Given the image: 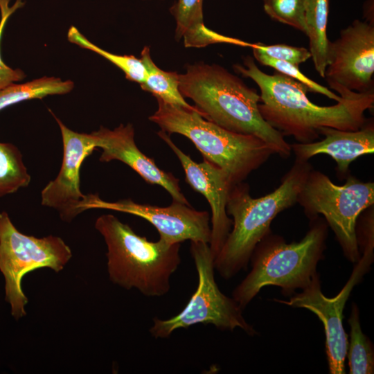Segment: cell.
Returning <instances> with one entry per match:
<instances>
[{"label":"cell","mask_w":374,"mask_h":374,"mask_svg":"<svg viewBox=\"0 0 374 374\" xmlns=\"http://www.w3.org/2000/svg\"><path fill=\"white\" fill-rule=\"evenodd\" d=\"M233 67L258 86V109L264 120L283 136H292L299 143L314 141L322 127L357 130L367 121L365 112L374 106V90L359 93L338 89L341 100L337 104L319 106L308 98L310 90L305 85L278 72L262 71L251 56L244 57L243 65Z\"/></svg>","instance_id":"1"},{"label":"cell","mask_w":374,"mask_h":374,"mask_svg":"<svg viewBox=\"0 0 374 374\" xmlns=\"http://www.w3.org/2000/svg\"><path fill=\"white\" fill-rule=\"evenodd\" d=\"M179 89L205 119L231 132L255 136L283 158L290 156V144L260 113V94L224 67L204 62L188 65L179 74Z\"/></svg>","instance_id":"2"},{"label":"cell","mask_w":374,"mask_h":374,"mask_svg":"<svg viewBox=\"0 0 374 374\" xmlns=\"http://www.w3.org/2000/svg\"><path fill=\"white\" fill-rule=\"evenodd\" d=\"M312 169L308 161L296 159L280 186L257 198L251 196L249 185L243 181L231 187L226 213L232 217V229L214 259L215 269L223 278L230 279L247 268L256 245L271 233L274 217L297 203Z\"/></svg>","instance_id":"3"},{"label":"cell","mask_w":374,"mask_h":374,"mask_svg":"<svg viewBox=\"0 0 374 374\" xmlns=\"http://www.w3.org/2000/svg\"><path fill=\"white\" fill-rule=\"evenodd\" d=\"M95 228L106 243L107 272L114 284L149 297L168 294L181 263L180 243L149 241L112 214L99 216Z\"/></svg>","instance_id":"4"},{"label":"cell","mask_w":374,"mask_h":374,"mask_svg":"<svg viewBox=\"0 0 374 374\" xmlns=\"http://www.w3.org/2000/svg\"><path fill=\"white\" fill-rule=\"evenodd\" d=\"M310 221L299 242L287 243L270 233L256 245L250 258L251 269L232 294L242 309L265 286L280 287L283 295L291 296L310 285L326 248L328 226L319 216Z\"/></svg>","instance_id":"5"},{"label":"cell","mask_w":374,"mask_h":374,"mask_svg":"<svg viewBox=\"0 0 374 374\" xmlns=\"http://www.w3.org/2000/svg\"><path fill=\"white\" fill-rule=\"evenodd\" d=\"M156 99L158 107L149 120L168 134L190 139L204 159L223 170L233 185L244 181L275 154L255 136L231 132L205 119L198 110Z\"/></svg>","instance_id":"6"},{"label":"cell","mask_w":374,"mask_h":374,"mask_svg":"<svg viewBox=\"0 0 374 374\" xmlns=\"http://www.w3.org/2000/svg\"><path fill=\"white\" fill-rule=\"evenodd\" d=\"M346 183L335 184L323 172L312 169L298 195L297 202L310 220L319 214L334 231L343 253L351 262L361 257L356 237L360 214L374 205V183L364 182L351 175Z\"/></svg>","instance_id":"7"},{"label":"cell","mask_w":374,"mask_h":374,"mask_svg":"<svg viewBox=\"0 0 374 374\" xmlns=\"http://www.w3.org/2000/svg\"><path fill=\"white\" fill-rule=\"evenodd\" d=\"M190 251L198 275L197 289L179 314L168 319L154 318L150 335L155 339H166L176 330L202 323L222 330L239 328L248 335H255L257 332L244 319L243 309L219 289L209 244L191 241Z\"/></svg>","instance_id":"8"},{"label":"cell","mask_w":374,"mask_h":374,"mask_svg":"<svg viewBox=\"0 0 374 374\" xmlns=\"http://www.w3.org/2000/svg\"><path fill=\"white\" fill-rule=\"evenodd\" d=\"M71 256V249L61 238L24 234L6 212H0V271L5 278L6 300L15 319L26 315L28 299L21 289L23 277L43 267L60 272Z\"/></svg>","instance_id":"9"},{"label":"cell","mask_w":374,"mask_h":374,"mask_svg":"<svg viewBox=\"0 0 374 374\" xmlns=\"http://www.w3.org/2000/svg\"><path fill=\"white\" fill-rule=\"evenodd\" d=\"M352 274L341 290L334 297H326L322 292L318 274L310 285L300 293L294 294L289 300L274 299L285 305L305 308L315 314L323 324L326 335V350L330 373H346L345 361L348 339L343 326L344 310L353 287L368 271L373 260V250L362 251Z\"/></svg>","instance_id":"10"},{"label":"cell","mask_w":374,"mask_h":374,"mask_svg":"<svg viewBox=\"0 0 374 374\" xmlns=\"http://www.w3.org/2000/svg\"><path fill=\"white\" fill-rule=\"evenodd\" d=\"M374 24L355 19L330 41L324 78L330 89L373 90Z\"/></svg>","instance_id":"11"},{"label":"cell","mask_w":374,"mask_h":374,"mask_svg":"<svg viewBox=\"0 0 374 374\" xmlns=\"http://www.w3.org/2000/svg\"><path fill=\"white\" fill-rule=\"evenodd\" d=\"M81 208L82 211L108 209L142 217L157 229L159 239L170 244L188 240L208 244L211 242L208 213L197 211L190 204L172 201L170 205L161 207L137 203L131 199L107 202L96 193L87 195Z\"/></svg>","instance_id":"12"},{"label":"cell","mask_w":374,"mask_h":374,"mask_svg":"<svg viewBox=\"0 0 374 374\" xmlns=\"http://www.w3.org/2000/svg\"><path fill=\"white\" fill-rule=\"evenodd\" d=\"M52 114L60 129L63 157L58 175L42 190L41 204L55 209L63 221L70 222L83 212L81 206L87 195L80 190V168L84 160L97 148V143L92 132L73 131Z\"/></svg>","instance_id":"13"},{"label":"cell","mask_w":374,"mask_h":374,"mask_svg":"<svg viewBox=\"0 0 374 374\" xmlns=\"http://www.w3.org/2000/svg\"><path fill=\"white\" fill-rule=\"evenodd\" d=\"M158 136L177 157L185 173L186 181L208 201L211 209V250L215 258L222 249L233 224L226 213L229 191L233 186L227 174L218 166L204 159L193 161L171 140L168 134L160 130Z\"/></svg>","instance_id":"14"},{"label":"cell","mask_w":374,"mask_h":374,"mask_svg":"<svg viewBox=\"0 0 374 374\" xmlns=\"http://www.w3.org/2000/svg\"><path fill=\"white\" fill-rule=\"evenodd\" d=\"M92 133L96 137L97 148L102 150L100 161H120L134 170L145 182L163 188L172 201L190 204L181 192L179 179L171 172L160 169L153 159L146 156L137 147L132 124H121L114 130L101 126Z\"/></svg>","instance_id":"15"},{"label":"cell","mask_w":374,"mask_h":374,"mask_svg":"<svg viewBox=\"0 0 374 374\" xmlns=\"http://www.w3.org/2000/svg\"><path fill=\"white\" fill-rule=\"evenodd\" d=\"M319 133L324 136L321 141L290 144L296 159L308 161L315 155H329L337 163L338 177L346 178L349 175V167L353 161L374 152L373 120H367L357 130L322 127L319 128Z\"/></svg>","instance_id":"16"},{"label":"cell","mask_w":374,"mask_h":374,"mask_svg":"<svg viewBox=\"0 0 374 374\" xmlns=\"http://www.w3.org/2000/svg\"><path fill=\"white\" fill-rule=\"evenodd\" d=\"M204 0H177L170 8L176 22L175 39L184 46L202 48L217 43L249 47L251 43L220 35L206 28L204 23Z\"/></svg>","instance_id":"17"},{"label":"cell","mask_w":374,"mask_h":374,"mask_svg":"<svg viewBox=\"0 0 374 374\" xmlns=\"http://www.w3.org/2000/svg\"><path fill=\"white\" fill-rule=\"evenodd\" d=\"M330 0H306L305 35L315 70L324 78L330 40L327 35Z\"/></svg>","instance_id":"18"},{"label":"cell","mask_w":374,"mask_h":374,"mask_svg":"<svg viewBox=\"0 0 374 374\" xmlns=\"http://www.w3.org/2000/svg\"><path fill=\"white\" fill-rule=\"evenodd\" d=\"M141 60L147 73L145 82L140 85L143 90L167 103L197 110L195 106L189 105L180 93L179 74L159 68L151 58L149 47L143 48Z\"/></svg>","instance_id":"19"},{"label":"cell","mask_w":374,"mask_h":374,"mask_svg":"<svg viewBox=\"0 0 374 374\" xmlns=\"http://www.w3.org/2000/svg\"><path fill=\"white\" fill-rule=\"evenodd\" d=\"M73 87L74 83L71 80L47 76L21 84L12 83L0 89V111L27 100L65 94Z\"/></svg>","instance_id":"20"},{"label":"cell","mask_w":374,"mask_h":374,"mask_svg":"<svg viewBox=\"0 0 374 374\" xmlns=\"http://www.w3.org/2000/svg\"><path fill=\"white\" fill-rule=\"evenodd\" d=\"M350 342L346 357L350 374H372L374 373V354L369 339L362 330L359 312L357 305L352 304L348 319Z\"/></svg>","instance_id":"21"},{"label":"cell","mask_w":374,"mask_h":374,"mask_svg":"<svg viewBox=\"0 0 374 374\" xmlns=\"http://www.w3.org/2000/svg\"><path fill=\"white\" fill-rule=\"evenodd\" d=\"M30 179L19 148L0 142V197L27 187Z\"/></svg>","instance_id":"22"},{"label":"cell","mask_w":374,"mask_h":374,"mask_svg":"<svg viewBox=\"0 0 374 374\" xmlns=\"http://www.w3.org/2000/svg\"><path fill=\"white\" fill-rule=\"evenodd\" d=\"M67 37L70 42L93 51L111 62L123 71L125 78L130 81L138 82L140 85L145 82L147 73L141 59L133 55H121L108 52L90 42L75 26L69 28Z\"/></svg>","instance_id":"23"},{"label":"cell","mask_w":374,"mask_h":374,"mask_svg":"<svg viewBox=\"0 0 374 374\" xmlns=\"http://www.w3.org/2000/svg\"><path fill=\"white\" fill-rule=\"evenodd\" d=\"M265 13L273 20L305 34L306 0H262Z\"/></svg>","instance_id":"24"},{"label":"cell","mask_w":374,"mask_h":374,"mask_svg":"<svg viewBox=\"0 0 374 374\" xmlns=\"http://www.w3.org/2000/svg\"><path fill=\"white\" fill-rule=\"evenodd\" d=\"M251 48L253 50L254 59L262 65L271 67L274 69L276 72L287 75L303 84L310 90V91L324 95L336 102H339L341 100L340 96L337 95L328 88L321 85L304 75L300 71L298 65L288 62L270 58L256 48Z\"/></svg>","instance_id":"25"},{"label":"cell","mask_w":374,"mask_h":374,"mask_svg":"<svg viewBox=\"0 0 374 374\" xmlns=\"http://www.w3.org/2000/svg\"><path fill=\"white\" fill-rule=\"evenodd\" d=\"M10 0H0V43L6 24L9 17L19 8L24 6L23 0H16L15 3L10 6ZM26 78L24 72L19 69H12L7 66L2 60L0 51V89L16 82L21 81Z\"/></svg>","instance_id":"26"},{"label":"cell","mask_w":374,"mask_h":374,"mask_svg":"<svg viewBox=\"0 0 374 374\" xmlns=\"http://www.w3.org/2000/svg\"><path fill=\"white\" fill-rule=\"evenodd\" d=\"M251 48H256L270 58L288 62L298 66L311 58L310 51L304 47L256 43L252 44Z\"/></svg>","instance_id":"27"},{"label":"cell","mask_w":374,"mask_h":374,"mask_svg":"<svg viewBox=\"0 0 374 374\" xmlns=\"http://www.w3.org/2000/svg\"><path fill=\"white\" fill-rule=\"evenodd\" d=\"M364 17L365 21L374 24L373 23V0H367L364 6Z\"/></svg>","instance_id":"28"}]
</instances>
